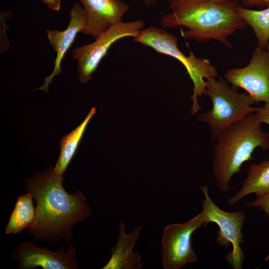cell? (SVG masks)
I'll return each instance as SVG.
<instances>
[{
  "label": "cell",
  "mask_w": 269,
  "mask_h": 269,
  "mask_svg": "<svg viewBox=\"0 0 269 269\" xmlns=\"http://www.w3.org/2000/svg\"><path fill=\"white\" fill-rule=\"evenodd\" d=\"M64 176L53 167L25 179L24 190L36 202V218L29 234L34 240L50 244L61 240L68 245L73 228L92 213L87 198L80 190L68 193L62 184Z\"/></svg>",
  "instance_id": "6da1fadb"
},
{
  "label": "cell",
  "mask_w": 269,
  "mask_h": 269,
  "mask_svg": "<svg viewBox=\"0 0 269 269\" xmlns=\"http://www.w3.org/2000/svg\"><path fill=\"white\" fill-rule=\"evenodd\" d=\"M170 4L172 11L161 18L162 27L185 26L188 30L184 32V36L198 42L213 39L231 48L228 37L237 31L244 30L247 25L238 11L240 5L235 0L220 2L171 0Z\"/></svg>",
  "instance_id": "7a4b0ae2"
},
{
  "label": "cell",
  "mask_w": 269,
  "mask_h": 269,
  "mask_svg": "<svg viewBox=\"0 0 269 269\" xmlns=\"http://www.w3.org/2000/svg\"><path fill=\"white\" fill-rule=\"evenodd\" d=\"M213 148L212 173L217 188L229 190L233 176L252 159L255 149L269 150V133L263 131L255 114H250L227 128L217 138Z\"/></svg>",
  "instance_id": "3957f363"
},
{
  "label": "cell",
  "mask_w": 269,
  "mask_h": 269,
  "mask_svg": "<svg viewBox=\"0 0 269 269\" xmlns=\"http://www.w3.org/2000/svg\"><path fill=\"white\" fill-rule=\"evenodd\" d=\"M215 78L206 79L207 95L211 101L212 109L200 114L197 118L209 125L212 142L233 123L255 113L258 109L252 106L255 103L247 92L239 93L237 88L230 87L226 79Z\"/></svg>",
  "instance_id": "277c9868"
},
{
  "label": "cell",
  "mask_w": 269,
  "mask_h": 269,
  "mask_svg": "<svg viewBox=\"0 0 269 269\" xmlns=\"http://www.w3.org/2000/svg\"><path fill=\"white\" fill-rule=\"evenodd\" d=\"M134 41L150 47L158 53L172 56L184 66L193 83L190 114L194 115L201 109L198 97L207 95L206 79L218 76L217 69L211 62L207 59L196 57L192 51L185 56L178 48L177 38L158 27L150 26L142 29L134 37Z\"/></svg>",
  "instance_id": "5b68a950"
},
{
  "label": "cell",
  "mask_w": 269,
  "mask_h": 269,
  "mask_svg": "<svg viewBox=\"0 0 269 269\" xmlns=\"http://www.w3.org/2000/svg\"><path fill=\"white\" fill-rule=\"evenodd\" d=\"M204 198L202 201L204 225L214 222L219 228L216 242L222 247L228 248L231 245V251L226 255V259L235 269H242L245 255L241 245L243 243L242 228L246 220L242 211L227 212L220 208L210 197L206 183L200 186Z\"/></svg>",
  "instance_id": "8992f818"
},
{
  "label": "cell",
  "mask_w": 269,
  "mask_h": 269,
  "mask_svg": "<svg viewBox=\"0 0 269 269\" xmlns=\"http://www.w3.org/2000/svg\"><path fill=\"white\" fill-rule=\"evenodd\" d=\"M144 26L141 20L121 21L102 33L94 42L75 48L72 52V58L77 61L81 83L91 79V75L114 43L125 37H135Z\"/></svg>",
  "instance_id": "52a82bcc"
},
{
  "label": "cell",
  "mask_w": 269,
  "mask_h": 269,
  "mask_svg": "<svg viewBox=\"0 0 269 269\" xmlns=\"http://www.w3.org/2000/svg\"><path fill=\"white\" fill-rule=\"evenodd\" d=\"M204 224L201 212L185 223L170 224L164 228L161 251L164 269H180L197 261L191 237L193 232Z\"/></svg>",
  "instance_id": "ba28073f"
},
{
  "label": "cell",
  "mask_w": 269,
  "mask_h": 269,
  "mask_svg": "<svg viewBox=\"0 0 269 269\" xmlns=\"http://www.w3.org/2000/svg\"><path fill=\"white\" fill-rule=\"evenodd\" d=\"M225 79L235 88L245 90L255 103H269V55L265 49H255L249 63L228 69Z\"/></svg>",
  "instance_id": "9c48e42d"
},
{
  "label": "cell",
  "mask_w": 269,
  "mask_h": 269,
  "mask_svg": "<svg viewBox=\"0 0 269 269\" xmlns=\"http://www.w3.org/2000/svg\"><path fill=\"white\" fill-rule=\"evenodd\" d=\"M68 245L67 250L60 244L58 250L53 251L48 247L41 248L25 241L17 245L11 257L17 262L18 269H77L76 248L71 242Z\"/></svg>",
  "instance_id": "30bf717a"
},
{
  "label": "cell",
  "mask_w": 269,
  "mask_h": 269,
  "mask_svg": "<svg viewBox=\"0 0 269 269\" xmlns=\"http://www.w3.org/2000/svg\"><path fill=\"white\" fill-rule=\"evenodd\" d=\"M87 23L81 31L96 39L102 33L122 21L129 6L121 0H80Z\"/></svg>",
  "instance_id": "8fae6325"
},
{
  "label": "cell",
  "mask_w": 269,
  "mask_h": 269,
  "mask_svg": "<svg viewBox=\"0 0 269 269\" xmlns=\"http://www.w3.org/2000/svg\"><path fill=\"white\" fill-rule=\"evenodd\" d=\"M87 23L85 11L81 6L75 3L70 11V20L67 28L63 31L51 29L47 31L48 38L53 50L56 52L54 68L51 74L45 77L42 86L38 89L47 92L53 78L61 72V63L67 50L74 42L79 31L85 28Z\"/></svg>",
  "instance_id": "7c38bea8"
},
{
  "label": "cell",
  "mask_w": 269,
  "mask_h": 269,
  "mask_svg": "<svg viewBox=\"0 0 269 269\" xmlns=\"http://www.w3.org/2000/svg\"><path fill=\"white\" fill-rule=\"evenodd\" d=\"M141 228V226H137L126 234L125 225L121 221L117 242L112 249L109 261L102 269H140L144 266L141 255L133 250Z\"/></svg>",
  "instance_id": "4fadbf2b"
},
{
  "label": "cell",
  "mask_w": 269,
  "mask_h": 269,
  "mask_svg": "<svg viewBox=\"0 0 269 269\" xmlns=\"http://www.w3.org/2000/svg\"><path fill=\"white\" fill-rule=\"evenodd\" d=\"M269 192V157L259 163L250 164L246 177L241 188L228 200V204L234 205L245 196L252 193L257 196Z\"/></svg>",
  "instance_id": "5bb4252c"
},
{
  "label": "cell",
  "mask_w": 269,
  "mask_h": 269,
  "mask_svg": "<svg viewBox=\"0 0 269 269\" xmlns=\"http://www.w3.org/2000/svg\"><path fill=\"white\" fill-rule=\"evenodd\" d=\"M96 113V108H92L84 121L71 133L64 136L60 141V151L54 171L64 176L69 164L74 157L91 118Z\"/></svg>",
  "instance_id": "9a60e30c"
},
{
  "label": "cell",
  "mask_w": 269,
  "mask_h": 269,
  "mask_svg": "<svg viewBox=\"0 0 269 269\" xmlns=\"http://www.w3.org/2000/svg\"><path fill=\"white\" fill-rule=\"evenodd\" d=\"M30 193L17 197L15 206L5 229L6 235L16 234L31 228L36 218V207Z\"/></svg>",
  "instance_id": "2e32d148"
},
{
  "label": "cell",
  "mask_w": 269,
  "mask_h": 269,
  "mask_svg": "<svg viewBox=\"0 0 269 269\" xmlns=\"http://www.w3.org/2000/svg\"><path fill=\"white\" fill-rule=\"evenodd\" d=\"M237 10L246 24L253 29L258 46L265 49L269 40V6L263 10H256L239 5Z\"/></svg>",
  "instance_id": "e0dca14e"
},
{
  "label": "cell",
  "mask_w": 269,
  "mask_h": 269,
  "mask_svg": "<svg viewBox=\"0 0 269 269\" xmlns=\"http://www.w3.org/2000/svg\"><path fill=\"white\" fill-rule=\"evenodd\" d=\"M245 206L260 209L269 217V192L257 196L254 201L246 203Z\"/></svg>",
  "instance_id": "ac0fdd59"
},
{
  "label": "cell",
  "mask_w": 269,
  "mask_h": 269,
  "mask_svg": "<svg viewBox=\"0 0 269 269\" xmlns=\"http://www.w3.org/2000/svg\"><path fill=\"white\" fill-rule=\"evenodd\" d=\"M255 114L258 122L269 126V103H265L264 106L258 107Z\"/></svg>",
  "instance_id": "d6986e66"
},
{
  "label": "cell",
  "mask_w": 269,
  "mask_h": 269,
  "mask_svg": "<svg viewBox=\"0 0 269 269\" xmlns=\"http://www.w3.org/2000/svg\"><path fill=\"white\" fill-rule=\"evenodd\" d=\"M241 2L242 5L245 7L258 6L264 7L269 6V0H235Z\"/></svg>",
  "instance_id": "ffe728a7"
},
{
  "label": "cell",
  "mask_w": 269,
  "mask_h": 269,
  "mask_svg": "<svg viewBox=\"0 0 269 269\" xmlns=\"http://www.w3.org/2000/svg\"><path fill=\"white\" fill-rule=\"evenodd\" d=\"M50 9L58 11L60 9L61 0H42Z\"/></svg>",
  "instance_id": "44dd1931"
},
{
  "label": "cell",
  "mask_w": 269,
  "mask_h": 269,
  "mask_svg": "<svg viewBox=\"0 0 269 269\" xmlns=\"http://www.w3.org/2000/svg\"><path fill=\"white\" fill-rule=\"evenodd\" d=\"M143 3L146 6H149L152 4L155 5L156 0H143Z\"/></svg>",
  "instance_id": "7402d4cb"
},
{
  "label": "cell",
  "mask_w": 269,
  "mask_h": 269,
  "mask_svg": "<svg viewBox=\"0 0 269 269\" xmlns=\"http://www.w3.org/2000/svg\"><path fill=\"white\" fill-rule=\"evenodd\" d=\"M202 0L206 1L220 2H223V1H225L226 0Z\"/></svg>",
  "instance_id": "603a6c76"
},
{
  "label": "cell",
  "mask_w": 269,
  "mask_h": 269,
  "mask_svg": "<svg viewBox=\"0 0 269 269\" xmlns=\"http://www.w3.org/2000/svg\"><path fill=\"white\" fill-rule=\"evenodd\" d=\"M265 49L266 50L267 52H268L269 55V40L267 42V44L266 45Z\"/></svg>",
  "instance_id": "cb8c5ba5"
}]
</instances>
